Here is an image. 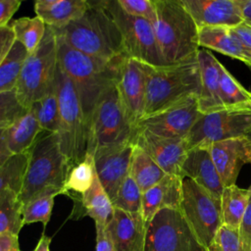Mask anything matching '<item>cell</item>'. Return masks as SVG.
<instances>
[{
	"label": "cell",
	"mask_w": 251,
	"mask_h": 251,
	"mask_svg": "<svg viewBox=\"0 0 251 251\" xmlns=\"http://www.w3.org/2000/svg\"><path fill=\"white\" fill-rule=\"evenodd\" d=\"M57 54L58 66L73 81L88 122L99 98L116 84L125 57L103 60L88 56L72 48L59 37H57Z\"/></svg>",
	"instance_id": "6da1fadb"
},
{
	"label": "cell",
	"mask_w": 251,
	"mask_h": 251,
	"mask_svg": "<svg viewBox=\"0 0 251 251\" xmlns=\"http://www.w3.org/2000/svg\"><path fill=\"white\" fill-rule=\"evenodd\" d=\"M90 7L79 19L61 28H53L57 37L72 48L103 60L126 57L120 30L99 1H89Z\"/></svg>",
	"instance_id": "7a4b0ae2"
},
{
	"label": "cell",
	"mask_w": 251,
	"mask_h": 251,
	"mask_svg": "<svg viewBox=\"0 0 251 251\" xmlns=\"http://www.w3.org/2000/svg\"><path fill=\"white\" fill-rule=\"evenodd\" d=\"M69 165L61 151L58 135L44 132L28 151L19 199L24 205L43 195L63 194Z\"/></svg>",
	"instance_id": "3957f363"
},
{
	"label": "cell",
	"mask_w": 251,
	"mask_h": 251,
	"mask_svg": "<svg viewBox=\"0 0 251 251\" xmlns=\"http://www.w3.org/2000/svg\"><path fill=\"white\" fill-rule=\"evenodd\" d=\"M146 73L143 118L199 95L201 80L197 54L175 65L152 67L146 64Z\"/></svg>",
	"instance_id": "277c9868"
},
{
	"label": "cell",
	"mask_w": 251,
	"mask_h": 251,
	"mask_svg": "<svg viewBox=\"0 0 251 251\" xmlns=\"http://www.w3.org/2000/svg\"><path fill=\"white\" fill-rule=\"evenodd\" d=\"M157 12L153 24L165 66L175 65L197 54L198 26L180 0H154Z\"/></svg>",
	"instance_id": "5b68a950"
},
{
	"label": "cell",
	"mask_w": 251,
	"mask_h": 251,
	"mask_svg": "<svg viewBox=\"0 0 251 251\" xmlns=\"http://www.w3.org/2000/svg\"><path fill=\"white\" fill-rule=\"evenodd\" d=\"M56 91L60 112L59 131L56 134L71 170L87 153L88 127L76 89L59 66L56 74Z\"/></svg>",
	"instance_id": "8992f818"
},
{
	"label": "cell",
	"mask_w": 251,
	"mask_h": 251,
	"mask_svg": "<svg viewBox=\"0 0 251 251\" xmlns=\"http://www.w3.org/2000/svg\"><path fill=\"white\" fill-rule=\"evenodd\" d=\"M57 69V36L54 29L47 25L41 43L28 53L15 88L20 103L25 109L55 87Z\"/></svg>",
	"instance_id": "52a82bcc"
},
{
	"label": "cell",
	"mask_w": 251,
	"mask_h": 251,
	"mask_svg": "<svg viewBox=\"0 0 251 251\" xmlns=\"http://www.w3.org/2000/svg\"><path fill=\"white\" fill-rule=\"evenodd\" d=\"M87 153L124 143L133 142L132 127L121 103L116 84L107 89L94 106L87 122Z\"/></svg>",
	"instance_id": "ba28073f"
},
{
	"label": "cell",
	"mask_w": 251,
	"mask_h": 251,
	"mask_svg": "<svg viewBox=\"0 0 251 251\" xmlns=\"http://www.w3.org/2000/svg\"><path fill=\"white\" fill-rule=\"evenodd\" d=\"M101 6L115 21L123 39L125 54L152 67L165 66L152 23L126 14L117 0H101Z\"/></svg>",
	"instance_id": "9c48e42d"
},
{
	"label": "cell",
	"mask_w": 251,
	"mask_h": 251,
	"mask_svg": "<svg viewBox=\"0 0 251 251\" xmlns=\"http://www.w3.org/2000/svg\"><path fill=\"white\" fill-rule=\"evenodd\" d=\"M179 210L200 243L208 250L222 226L221 200L190 178H182Z\"/></svg>",
	"instance_id": "30bf717a"
},
{
	"label": "cell",
	"mask_w": 251,
	"mask_h": 251,
	"mask_svg": "<svg viewBox=\"0 0 251 251\" xmlns=\"http://www.w3.org/2000/svg\"><path fill=\"white\" fill-rule=\"evenodd\" d=\"M144 251H208L179 209L158 211L146 225Z\"/></svg>",
	"instance_id": "8fae6325"
},
{
	"label": "cell",
	"mask_w": 251,
	"mask_h": 251,
	"mask_svg": "<svg viewBox=\"0 0 251 251\" xmlns=\"http://www.w3.org/2000/svg\"><path fill=\"white\" fill-rule=\"evenodd\" d=\"M251 131V109L223 110L201 115L186 136L188 149L210 146L226 139L246 136Z\"/></svg>",
	"instance_id": "7c38bea8"
},
{
	"label": "cell",
	"mask_w": 251,
	"mask_h": 251,
	"mask_svg": "<svg viewBox=\"0 0 251 251\" xmlns=\"http://www.w3.org/2000/svg\"><path fill=\"white\" fill-rule=\"evenodd\" d=\"M201 115L197 96H190L166 110L143 118L136 129L162 137L186 138Z\"/></svg>",
	"instance_id": "4fadbf2b"
},
{
	"label": "cell",
	"mask_w": 251,
	"mask_h": 251,
	"mask_svg": "<svg viewBox=\"0 0 251 251\" xmlns=\"http://www.w3.org/2000/svg\"><path fill=\"white\" fill-rule=\"evenodd\" d=\"M146 78V64L131 58H124L116 87L126 118L135 129L143 118Z\"/></svg>",
	"instance_id": "5bb4252c"
},
{
	"label": "cell",
	"mask_w": 251,
	"mask_h": 251,
	"mask_svg": "<svg viewBox=\"0 0 251 251\" xmlns=\"http://www.w3.org/2000/svg\"><path fill=\"white\" fill-rule=\"evenodd\" d=\"M133 147V142H124L101 148L93 154L98 179L111 201L114 200L120 185L128 176Z\"/></svg>",
	"instance_id": "9a60e30c"
},
{
	"label": "cell",
	"mask_w": 251,
	"mask_h": 251,
	"mask_svg": "<svg viewBox=\"0 0 251 251\" xmlns=\"http://www.w3.org/2000/svg\"><path fill=\"white\" fill-rule=\"evenodd\" d=\"M133 143L144 150L166 175L180 176L181 167L188 153L185 138H168L136 129Z\"/></svg>",
	"instance_id": "2e32d148"
},
{
	"label": "cell",
	"mask_w": 251,
	"mask_h": 251,
	"mask_svg": "<svg viewBox=\"0 0 251 251\" xmlns=\"http://www.w3.org/2000/svg\"><path fill=\"white\" fill-rule=\"evenodd\" d=\"M182 6L200 27L232 28L243 23L236 0H180Z\"/></svg>",
	"instance_id": "e0dca14e"
},
{
	"label": "cell",
	"mask_w": 251,
	"mask_h": 251,
	"mask_svg": "<svg viewBox=\"0 0 251 251\" xmlns=\"http://www.w3.org/2000/svg\"><path fill=\"white\" fill-rule=\"evenodd\" d=\"M223 184H235L240 169L251 164V147L245 136L218 141L208 146Z\"/></svg>",
	"instance_id": "ac0fdd59"
},
{
	"label": "cell",
	"mask_w": 251,
	"mask_h": 251,
	"mask_svg": "<svg viewBox=\"0 0 251 251\" xmlns=\"http://www.w3.org/2000/svg\"><path fill=\"white\" fill-rule=\"evenodd\" d=\"M146 225L141 213L115 208L107 225L115 251H144Z\"/></svg>",
	"instance_id": "d6986e66"
},
{
	"label": "cell",
	"mask_w": 251,
	"mask_h": 251,
	"mask_svg": "<svg viewBox=\"0 0 251 251\" xmlns=\"http://www.w3.org/2000/svg\"><path fill=\"white\" fill-rule=\"evenodd\" d=\"M181 178H190L221 200L225 185L212 160L209 148L196 146L188 150L180 171Z\"/></svg>",
	"instance_id": "ffe728a7"
},
{
	"label": "cell",
	"mask_w": 251,
	"mask_h": 251,
	"mask_svg": "<svg viewBox=\"0 0 251 251\" xmlns=\"http://www.w3.org/2000/svg\"><path fill=\"white\" fill-rule=\"evenodd\" d=\"M197 60L200 72V92L197 97L199 111L207 115L225 110L220 89L221 62L207 49H199Z\"/></svg>",
	"instance_id": "44dd1931"
},
{
	"label": "cell",
	"mask_w": 251,
	"mask_h": 251,
	"mask_svg": "<svg viewBox=\"0 0 251 251\" xmlns=\"http://www.w3.org/2000/svg\"><path fill=\"white\" fill-rule=\"evenodd\" d=\"M181 195L182 178L166 175L158 183L142 192L141 215L144 221L148 223L162 209H179Z\"/></svg>",
	"instance_id": "7402d4cb"
},
{
	"label": "cell",
	"mask_w": 251,
	"mask_h": 251,
	"mask_svg": "<svg viewBox=\"0 0 251 251\" xmlns=\"http://www.w3.org/2000/svg\"><path fill=\"white\" fill-rule=\"evenodd\" d=\"M89 7L86 0H38L34 12L46 25L61 28L82 17Z\"/></svg>",
	"instance_id": "603a6c76"
},
{
	"label": "cell",
	"mask_w": 251,
	"mask_h": 251,
	"mask_svg": "<svg viewBox=\"0 0 251 251\" xmlns=\"http://www.w3.org/2000/svg\"><path fill=\"white\" fill-rule=\"evenodd\" d=\"M199 47L212 49L226 56L237 59L251 68V55L230 31L223 26H205L198 28Z\"/></svg>",
	"instance_id": "cb8c5ba5"
},
{
	"label": "cell",
	"mask_w": 251,
	"mask_h": 251,
	"mask_svg": "<svg viewBox=\"0 0 251 251\" xmlns=\"http://www.w3.org/2000/svg\"><path fill=\"white\" fill-rule=\"evenodd\" d=\"M42 131L33 109H27L22 117L6 129L9 151L12 155L27 153Z\"/></svg>",
	"instance_id": "d4e9b609"
},
{
	"label": "cell",
	"mask_w": 251,
	"mask_h": 251,
	"mask_svg": "<svg viewBox=\"0 0 251 251\" xmlns=\"http://www.w3.org/2000/svg\"><path fill=\"white\" fill-rule=\"evenodd\" d=\"M250 191L240 188L236 184L224 188L221 196L222 226L238 230L240 222L247 209Z\"/></svg>",
	"instance_id": "484cf974"
},
{
	"label": "cell",
	"mask_w": 251,
	"mask_h": 251,
	"mask_svg": "<svg viewBox=\"0 0 251 251\" xmlns=\"http://www.w3.org/2000/svg\"><path fill=\"white\" fill-rule=\"evenodd\" d=\"M128 176L144 192L158 183L166 174L144 150L134 144Z\"/></svg>",
	"instance_id": "4316f807"
},
{
	"label": "cell",
	"mask_w": 251,
	"mask_h": 251,
	"mask_svg": "<svg viewBox=\"0 0 251 251\" xmlns=\"http://www.w3.org/2000/svg\"><path fill=\"white\" fill-rule=\"evenodd\" d=\"M84 214L94 220L95 224L107 226L114 213L113 203L96 176L91 187L80 196Z\"/></svg>",
	"instance_id": "83f0119b"
},
{
	"label": "cell",
	"mask_w": 251,
	"mask_h": 251,
	"mask_svg": "<svg viewBox=\"0 0 251 251\" xmlns=\"http://www.w3.org/2000/svg\"><path fill=\"white\" fill-rule=\"evenodd\" d=\"M220 89L225 110L251 109V91L244 88L222 63L220 64Z\"/></svg>",
	"instance_id": "f1b7e54d"
},
{
	"label": "cell",
	"mask_w": 251,
	"mask_h": 251,
	"mask_svg": "<svg viewBox=\"0 0 251 251\" xmlns=\"http://www.w3.org/2000/svg\"><path fill=\"white\" fill-rule=\"evenodd\" d=\"M28 52L15 39L12 47L0 63V93L14 90Z\"/></svg>",
	"instance_id": "f546056e"
},
{
	"label": "cell",
	"mask_w": 251,
	"mask_h": 251,
	"mask_svg": "<svg viewBox=\"0 0 251 251\" xmlns=\"http://www.w3.org/2000/svg\"><path fill=\"white\" fill-rule=\"evenodd\" d=\"M96 176L93 155L86 153L84 158L70 170L64 184L63 194L76 193L81 196L91 187Z\"/></svg>",
	"instance_id": "4dcf8cb0"
},
{
	"label": "cell",
	"mask_w": 251,
	"mask_h": 251,
	"mask_svg": "<svg viewBox=\"0 0 251 251\" xmlns=\"http://www.w3.org/2000/svg\"><path fill=\"white\" fill-rule=\"evenodd\" d=\"M15 39L22 43L28 53L33 52L41 43L46 30L45 23L37 16L23 17L10 24Z\"/></svg>",
	"instance_id": "1f68e13d"
},
{
	"label": "cell",
	"mask_w": 251,
	"mask_h": 251,
	"mask_svg": "<svg viewBox=\"0 0 251 251\" xmlns=\"http://www.w3.org/2000/svg\"><path fill=\"white\" fill-rule=\"evenodd\" d=\"M22 210L23 204L19 194L12 189L5 190L0 196V234L4 232L19 234L24 226Z\"/></svg>",
	"instance_id": "d6a6232c"
},
{
	"label": "cell",
	"mask_w": 251,
	"mask_h": 251,
	"mask_svg": "<svg viewBox=\"0 0 251 251\" xmlns=\"http://www.w3.org/2000/svg\"><path fill=\"white\" fill-rule=\"evenodd\" d=\"M30 108L33 109L39 125L44 132L58 133L60 125L59 101L55 87L43 98L35 102Z\"/></svg>",
	"instance_id": "836d02e7"
},
{
	"label": "cell",
	"mask_w": 251,
	"mask_h": 251,
	"mask_svg": "<svg viewBox=\"0 0 251 251\" xmlns=\"http://www.w3.org/2000/svg\"><path fill=\"white\" fill-rule=\"evenodd\" d=\"M28 152L13 155L0 168V196L7 189H12L18 194L21 191L25 171L26 168Z\"/></svg>",
	"instance_id": "e575fe53"
},
{
	"label": "cell",
	"mask_w": 251,
	"mask_h": 251,
	"mask_svg": "<svg viewBox=\"0 0 251 251\" xmlns=\"http://www.w3.org/2000/svg\"><path fill=\"white\" fill-rule=\"evenodd\" d=\"M141 189L129 176H126L112 201L114 208L129 213H141Z\"/></svg>",
	"instance_id": "d590c367"
},
{
	"label": "cell",
	"mask_w": 251,
	"mask_h": 251,
	"mask_svg": "<svg viewBox=\"0 0 251 251\" xmlns=\"http://www.w3.org/2000/svg\"><path fill=\"white\" fill-rule=\"evenodd\" d=\"M55 197L56 195H43L24 205L22 210L24 226L40 222L45 226L51 218Z\"/></svg>",
	"instance_id": "8d00e7d4"
},
{
	"label": "cell",
	"mask_w": 251,
	"mask_h": 251,
	"mask_svg": "<svg viewBox=\"0 0 251 251\" xmlns=\"http://www.w3.org/2000/svg\"><path fill=\"white\" fill-rule=\"evenodd\" d=\"M26 111L20 103L16 89L0 93V129L10 127Z\"/></svg>",
	"instance_id": "74e56055"
},
{
	"label": "cell",
	"mask_w": 251,
	"mask_h": 251,
	"mask_svg": "<svg viewBox=\"0 0 251 251\" xmlns=\"http://www.w3.org/2000/svg\"><path fill=\"white\" fill-rule=\"evenodd\" d=\"M117 2L126 14L147 20L152 25L156 22L157 12L154 0H117Z\"/></svg>",
	"instance_id": "f35d334b"
},
{
	"label": "cell",
	"mask_w": 251,
	"mask_h": 251,
	"mask_svg": "<svg viewBox=\"0 0 251 251\" xmlns=\"http://www.w3.org/2000/svg\"><path fill=\"white\" fill-rule=\"evenodd\" d=\"M208 251H245L242 247L238 232L235 229L222 226Z\"/></svg>",
	"instance_id": "ab89813d"
},
{
	"label": "cell",
	"mask_w": 251,
	"mask_h": 251,
	"mask_svg": "<svg viewBox=\"0 0 251 251\" xmlns=\"http://www.w3.org/2000/svg\"><path fill=\"white\" fill-rule=\"evenodd\" d=\"M239 241L245 251H251V195L247 209L238 227Z\"/></svg>",
	"instance_id": "60d3db41"
},
{
	"label": "cell",
	"mask_w": 251,
	"mask_h": 251,
	"mask_svg": "<svg viewBox=\"0 0 251 251\" xmlns=\"http://www.w3.org/2000/svg\"><path fill=\"white\" fill-rule=\"evenodd\" d=\"M96 227V248L95 251H115L114 244L107 229V226L95 224Z\"/></svg>",
	"instance_id": "b9f144b4"
},
{
	"label": "cell",
	"mask_w": 251,
	"mask_h": 251,
	"mask_svg": "<svg viewBox=\"0 0 251 251\" xmlns=\"http://www.w3.org/2000/svg\"><path fill=\"white\" fill-rule=\"evenodd\" d=\"M22 2L19 0H0V27L9 25L14 14L19 10Z\"/></svg>",
	"instance_id": "7bdbcfd3"
},
{
	"label": "cell",
	"mask_w": 251,
	"mask_h": 251,
	"mask_svg": "<svg viewBox=\"0 0 251 251\" xmlns=\"http://www.w3.org/2000/svg\"><path fill=\"white\" fill-rule=\"evenodd\" d=\"M15 41V35L10 25L0 27V63L12 47Z\"/></svg>",
	"instance_id": "ee69618b"
},
{
	"label": "cell",
	"mask_w": 251,
	"mask_h": 251,
	"mask_svg": "<svg viewBox=\"0 0 251 251\" xmlns=\"http://www.w3.org/2000/svg\"><path fill=\"white\" fill-rule=\"evenodd\" d=\"M230 31L237 37V39L251 55V26L245 23H242L239 25L230 28Z\"/></svg>",
	"instance_id": "f6af8a7d"
},
{
	"label": "cell",
	"mask_w": 251,
	"mask_h": 251,
	"mask_svg": "<svg viewBox=\"0 0 251 251\" xmlns=\"http://www.w3.org/2000/svg\"><path fill=\"white\" fill-rule=\"evenodd\" d=\"M0 251H21L19 234L4 232L0 234Z\"/></svg>",
	"instance_id": "bcb514c9"
},
{
	"label": "cell",
	"mask_w": 251,
	"mask_h": 251,
	"mask_svg": "<svg viewBox=\"0 0 251 251\" xmlns=\"http://www.w3.org/2000/svg\"><path fill=\"white\" fill-rule=\"evenodd\" d=\"M13 156L8 149L6 129H0V168Z\"/></svg>",
	"instance_id": "7dc6e473"
},
{
	"label": "cell",
	"mask_w": 251,
	"mask_h": 251,
	"mask_svg": "<svg viewBox=\"0 0 251 251\" xmlns=\"http://www.w3.org/2000/svg\"><path fill=\"white\" fill-rule=\"evenodd\" d=\"M240 9L243 23L251 26V0H236Z\"/></svg>",
	"instance_id": "c3c4849f"
},
{
	"label": "cell",
	"mask_w": 251,
	"mask_h": 251,
	"mask_svg": "<svg viewBox=\"0 0 251 251\" xmlns=\"http://www.w3.org/2000/svg\"><path fill=\"white\" fill-rule=\"evenodd\" d=\"M50 243L51 238L45 234H42L33 251H50Z\"/></svg>",
	"instance_id": "681fc988"
},
{
	"label": "cell",
	"mask_w": 251,
	"mask_h": 251,
	"mask_svg": "<svg viewBox=\"0 0 251 251\" xmlns=\"http://www.w3.org/2000/svg\"><path fill=\"white\" fill-rule=\"evenodd\" d=\"M245 137L247 138V140H248V142H249V145H250V147H251V131H250Z\"/></svg>",
	"instance_id": "f907efd6"
},
{
	"label": "cell",
	"mask_w": 251,
	"mask_h": 251,
	"mask_svg": "<svg viewBox=\"0 0 251 251\" xmlns=\"http://www.w3.org/2000/svg\"><path fill=\"white\" fill-rule=\"evenodd\" d=\"M248 190H249V191H250V193H251V185H250V186H249V188H248Z\"/></svg>",
	"instance_id": "816d5d0a"
},
{
	"label": "cell",
	"mask_w": 251,
	"mask_h": 251,
	"mask_svg": "<svg viewBox=\"0 0 251 251\" xmlns=\"http://www.w3.org/2000/svg\"><path fill=\"white\" fill-rule=\"evenodd\" d=\"M250 69H251V68H250Z\"/></svg>",
	"instance_id": "f5cc1de1"
}]
</instances>
